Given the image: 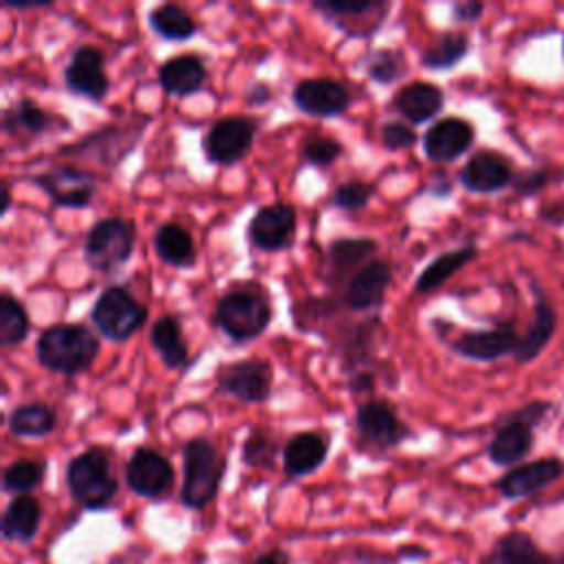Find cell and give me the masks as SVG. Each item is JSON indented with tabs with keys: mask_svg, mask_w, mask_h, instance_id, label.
<instances>
[{
	"mask_svg": "<svg viewBox=\"0 0 564 564\" xmlns=\"http://www.w3.org/2000/svg\"><path fill=\"white\" fill-rule=\"evenodd\" d=\"M551 183V172L544 167H529L516 174L511 187L518 196H533Z\"/></svg>",
	"mask_w": 564,
	"mask_h": 564,
	"instance_id": "7bdbcfd3",
	"label": "cell"
},
{
	"mask_svg": "<svg viewBox=\"0 0 564 564\" xmlns=\"http://www.w3.org/2000/svg\"><path fill=\"white\" fill-rule=\"evenodd\" d=\"M258 121L251 117H225L218 119L203 139V150L209 163L231 165L238 163L253 145Z\"/></svg>",
	"mask_w": 564,
	"mask_h": 564,
	"instance_id": "52a82bcc",
	"label": "cell"
},
{
	"mask_svg": "<svg viewBox=\"0 0 564 564\" xmlns=\"http://www.w3.org/2000/svg\"><path fill=\"white\" fill-rule=\"evenodd\" d=\"M408 73V59L397 48H379L370 53L366 75L377 84H394Z\"/></svg>",
	"mask_w": 564,
	"mask_h": 564,
	"instance_id": "74e56055",
	"label": "cell"
},
{
	"mask_svg": "<svg viewBox=\"0 0 564 564\" xmlns=\"http://www.w3.org/2000/svg\"><path fill=\"white\" fill-rule=\"evenodd\" d=\"M218 386L245 403H262L271 394L273 368L267 359H240L223 368Z\"/></svg>",
	"mask_w": 564,
	"mask_h": 564,
	"instance_id": "7c38bea8",
	"label": "cell"
},
{
	"mask_svg": "<svg viewBox=\"0 0 564 564\" xmlns=\"http://www.w3.org/2000/svg\"><path fill=\"white\" fill-rule=\"evenodd\" d=\"M269 97H271L269 86H267V84H256V86L249 90L247 101H249L251 106H258V104H264Z\"/></svg>",
	"mask_w": 564,
	"mask_h": 564,
	"instance_id": "681fc988",
	"label": "cell"
},
{
	"mask_svg": "<svg viewBox=\"0 0 564 564\" xmlns=\"http://www.w3.org/2000/svg\"><path fill=\"white\" fill-rule=\"evenodd\" d=\"M154 251L156 256L172 267H189L196 260L194 238L178 223H163L154 231Z\"/></svg>",
	"mask_w": 564,
	"mask_h": 564,
	"instance_id": "f1b7e54d",
	"label": "cell"
},
{
	"mask_svg": "<svg viewBox=\"0 0 564 564\" xmlns=\"http://www.w3.org/2000/svg\"><path fill=\"white\" fill-rule=\"evenodd\" d=\"M372 386H375V377L370 372H357L350 379V390L355 392H368L372 390Z\"/></svg>",
	"mask_w": 564,
	"mask_h": 564,
	"instance_id": "c3c4849f",
	"label": "cell"
},
{
	"mask_svg": "<svg viewBox=\"0 0 564 564\" xmlns=\"http://www.w3.org/2000/svg\"><path fill=\"white\" fill-rule=\"evenodd\" d=\"M33 183L59 207L82 209L88 207L95 192L97 181L88 170H82L77 165H57L51 167L37 176H33Z\"/></svg>",
	"mask_w": 564,
	"mask_h": 564,
	"instance_id": "9c48e42d",
	"label": "cell"
},
{
	"mask_svg": "<svg viewBox=\"0 0 564 564\" xmlns=\"http://www.w3.org/2000/svg\"><path fill=\"white\" fill-rule=\"evenodd\" d=\"M7 425H9V432L13 436L40 438V436H46L55 430L57 414L46 403H24V405H18L9 412Z\"/></svg>",
	"mask_w": 564,
	"mask_h": 564,
	"instance_id": "f546056e",
	"label": "cell"
},
{
	"mask_svg": "<svg viewBox=\"0 0 564 564\" xmlns=\"http://www.w3.org/2000/svg\"><path fill=\"white\" fill-rule=\"evenodd\" d=\"M562 57H564V35H562Z\"/></svg>",
	"mask_w": 564,
	"mask_h": 564,
	"instance_id": "9f6ffc18",
	"label": "cell"
},
{
	"mask_svg": "<svg viewBox=\"0 0 564 564\" xmlns=\"http://www.w3.org/2000/svg\"><path fill=\"white\" fill-rule=\"evenodd\" d=\"M445 93L432 82H412L394 97V110L410 123H425L441 112Z\"/></svg>",
	"mask_w": 564,
	"mask_h": 564,
	"instance_id": "cb8c5ba5",
	"label": "cell"
},
{
	"mask_svg": "<svg viewBox=\"0 0 564 564\" xmlns=\"http://www.w3.org/2000/svg\"><path fill=\"white\" fill-rule=\"evenodd\" d=\"M540 218L549 225H555V227H564V198H555V200H546L542 207H540Z\"/></svg>",
	"mask_w": 564,
	"mask_h": 564,
	"instance_id": "bcb514c9",
	"label": "cell"
},
{
	"mask_svg": "<svg viewBox=\"0 0 564 564\" xmlns=\"http://www.w3.org/2000/svg\"><path fill=\"white\" fill-rule=\"evenodd\" d=\"M249 564H291V557L282 549H269V551H262L256 557H251Z\"/></svg>",
	"mask_w": 564,
	"mask_h": 564,
	"instance_id": "7dc6e473",
	"label": "cell"
},
{
	"mask_svg": "<svg viewBox=\"0 0 564 564\" xmlns=\"http://www.w3.org/2000/svg\"><path fill=\"white\" fill-rule=\"evenodd\" d=\"M297 216L289 203H271L260 207L249 223V240L256 249L280 251L295 238Z\"/></svg>",
	"mask_w": 564,
	"mask_h": 564,
	"instance_id": "4fadbf2b",
	"label": "cell"
},
{
	"mask_svg": "<svg viewBox=\"0 0 564 564\" xmlns=\"http://www.w3.org/2000/svg\"><path fill=\"white\" fill-rule=\"evenodd\" d=\"M511 564H544L546 555L527 531H507L494 544Z\"/></svg>",
	"mask_w": 564,
	"mask_h": 564,
	"instance_id": "8d00e7d4",
	"label": "cell"
},
{
	"mask_svg": "<svg viewBox=\"0 0 564 564\" xmlns=\"http://www.w3.org/2000/svg\"><path fill=\"white\" fill-rule=\"evenodd\" d=\"M341 143L328 137H308L302 145V159L317 167L333 165L341 154Z\"/></svg>",
	"mask_w": 564,
	"mask_h": 564,
	"instance_id": "f35d334b",
	"label": "cell"
},
{
	"mask_svg": "<svg viewBox=\"0 0 564 564\" xmlns=\"http://www.w3.org/2000/svg\"><path fill=\"white\" fill-rule=\"evenodd\" d=\"M544 564H564V553L560 555H546V562Z\"/></svg>",
	"mask_w": 564,
	"mask_h": 564,
	"instance_id": "db71d44e",
	"label": "cell"
},
{
	"mask_svg": "<svg viewBox=\"0 0 564 564\" xmlns=\"http://www.w3.org/2000/svg\"><path fill=\"white\" fill-rule=\"evenodd\" d=\"M148 22L152 26V31L163 37V40H174V42H183V40H189L196 31H198V24L196 20L178 4H172V2H165V4H159L154 7L150 13H148Z\"/></svg>",
	"mask_w": 564,
	"mask_h": 564,
	"instance_id": "1f68e13d",
	"label": "cell"
},
{
	"mask_svg": "<svg viewBox=\"0 0 564 564\" xmlns=\"http://www.w3.org/2000/svg\"><path fill=\"white\" fill-rule=\"evenodd\" d=\"M381 141L386 150H403V148H412L416 141V132L412 128V123L405 121H388L381 128Z\"/></svg>",
	"mask_w": 564,
	"mask_h": 564,
	"instance_id": "b9f144b4",
	"label": "cell"
},
{
	"mask_svg": "<svg viewBox=\"0 0 564 564\" xmlns=\"http://www.w3.org/2000/svg\"><path fill=\"white\" fill-rule=\"evenodd\" d=\"M553 412V403L551 401H531L518 410H511L507 416L511 419H518L522 423H529L531 427L540 425L546 421V416Z\"/></svg>",
	"mask_w": 564,
	"mask_h": 564,
	"instance_id": "ee69618b",
	"label": "cell"
},
{
	"mask_svg": "<svg viewBox=\"0 0 564 564\" xmlns=\"http://www.w3.org/2000/svg\"><path fill=\"white\" fill-rule=\"evenodd\" d=\"M227 463L207 438H192L183 447L181 502L187 509H205L218 494Z\"/></svg>",
	"mask_w": 564,
	"mask_h": 564,
	"instance_id": "3957f363",
	"label": "cell"
},
{
	"mask_svg": "<svg viewBox=\"0 0 564 564\" xmlns=\"http://www.w3.org/2000/svg\"><path fill=\"white\" fill-rule=\"evenodd\" d=\"M269 302L249 289H234L216 304V326L234 341H251L271 324Z\"/></svg>",
	"mask_w": 564,
	"mask_h": 564,
	"instance_id": "277c9868",
	"label": "cell"
},
{
	"mask_svg": "<svg viewBox=\"0 0 564 564\" xmlns=\"http://www.w3.org/2000/svg\"><path fill=\"white\" fill-rule=\"evenodd\" d=\"M293 104L311 117H335L348 108L350 93L335 79L311 77L295 84Z\"/></svg>",
	"mask_w": 564,
	"mask_h": 564,
	"instance_id": "d6986e66",
	"label": "cell"
},
{
	"mask_svg": "<svg viewBox=\"0 0 564 564\" xmlns=\"http://www.w3.org/2000/svg\"><path fill=\"white\" fill-rule=\"evenodd\" d=\"M64 84L75 95L101 101L110 88V79L104 73V53L90 44L75 48L64 70Z\"/></svg>",
	"mask_w": 564,
	"mask_h": 564,
	"instance_id": "2e32d148",
	"label": "cell"
},
{
	"mask_svg": "<svg viewBox=\"0 0 564 564\" xmlns=\"http://www.w3.org/2000/svg\"><path fill=\"white\" fill-rule=\"evenodd\" d=\"M275 454L278 445L273 443V438L258 432H253L242 445V460L249 467H271Z\"/></svg>",
	"mask_w": 564,
	"mask_h": 564,
	"instance_id": "ab89813d",
	"label": "cell"
},
{
	"mask_svg": "<svg viewBox=\"0 0 564 564\" xmlns=\"http://www.w3.org/2000/svg\"><path fill=\"white\" fill-rule=\"evenodd\" d=\"M42 524V505L31 494L26 496H13L7 505L0 522L2 538L7 542H20L29 544Z\"/></svg>",
	"mask_w": 564,
	"mask_h": 564,
	"instance_id": "d4e9b609",
	"label": "cell"
},
{
	"mask_svg": "<svg viewBox=\"0 0 564 564\" xmlns=\"http://www.w3.org/2000/svg\"><path fill=\"white\" fill-rule=\"evenodd\" d=\"M51 126V115L31 99H20L2 112L4 132L18 134H40Z\"/></svg>",
	"mask_w": 564,
	"mask_h": 564,
	"instance_id": "d6a6232c",
	"label": "cell"
},
{
	"mask_svg": "<svg viewBox=\"0 0 564 564\" xmlns=\"http://www.w3.org/2000/svg\"><path fill=\"white\" fill-rule=\"evenodd\" d=\"M518 330L513 322H500L491 328L463 330L456 339L449 341V348L469 361H496L507 355H513L518 346Z\"/></svg>",
	"mask_w": 564,
	"mask_h": 564,
	"instance_id": "8fae6325",
	"label": "cell"
},
{
	"mask_svg": "<svg viewBox=\"0 0 564 564\" xmlns=\"http://www.w3.org/2000/svg\"><path fill=\"white\" fill-rule=\"evenodd\" d=\"M372 194H375L372 185H368L364 181H348L335 189L333 205L339 209H346V212H355V209L366 207Z\"/></svg>",
	"mask_w": 564,
	"mask_h": 564,
	"instance_id": "60d3db41",
	"label": "cell"
},
{
	"mask_svg": "<svg viewBox=\"0 0 564 564\" xmlns=\"http://www.w3.org/2000/svg\"><path fill=\"white\" fill-rule=\"evenodd\" d=\"M134 247V225L112 216L95 223L84 240V260L95 271H112L128 262Z\"/></svg>",
	"mask_w": 564,
	"mask_h": 564,
	"instance_id": "8992f818",
	"label": "cell"
},
{
	"mask_svg": "<svg viewBox=\"0 0 564 564\" xmlns=\"http://www.w3.org/2000/svg\"><path fill=\"white\" fill-rule=\"evenodd\" d=\"M474 137L476 130L467 119L443 117L423 134V152L434 163H449L471 148Z\"/></svg>",
	"mask_w": 564,
	"mask_h": 564,
	"instance_id": "ac0fdd59",
	"label": "cell"
},
{
	"mask_svg": "<svg viewBox=\"0 0 564 564\" xmlns=\"http://www.w3.org/2000/svg\"><path fill=\"white\" fill-rule=\"evenodd\" d=\"M476 564H511L498 549H491L489 553H485Z\"/></svg>",
	"mask_w": 564,
	"mask_h": 564,
	"instance_id": "f907efd6",
	"label": "cell"
},
{
	"mask_svg": "<svg viewBox=\"0 0 564 564\" xmlns=\"http://www.w3.org/2000/svg\"><path fill=\"white\" fill-rule=\"evenodd\" d=\"M476 247L474 245H465L452 251H445L441 256H436L419 275L414 282V291L416 293H430L436 291L438 286H443L454 273H458L465 264H469L476 258Z\"/></svg>",
	"mask_w": 564,
	"mask_h": 564,
	"instance_id": "83f0119b",
	"label": "cell"
},
{
	"mask_svg": "<svg viewBox=\"0 0 564 564\" xmlns=\"http://www.w3.org/2000/svg\"><path fill=\"white\" fill-rule=\"evenodd\" d=\"M108 564H126V560L123 557H112Z\"/></svg>",
	"mask_w": 564,
	"mask_h": 564,
	"instance_id": "11a10c76",
	"label": "cell"
},
{
	"mask_svg": "<svg viewBox=\"0 0 564 564\" xmlns=\"http://www.w3.org/2000/svg\"><path fill=\"white\" fill-rule=\"evenodd\" d=\"M313 7L352 37H366L383 22L386 2H313Z\"/></svg>",
	"mask_w": 564,
	"mask_h": 564,
	"instance_id": "7402d4cb",
	"label": "cell"
},
{
	"mask_svg": "<svg viewBox=\"0 0 564 564\" xmlns=\"http://www.w3.org/2000/svg\"><path fill=\"white\" fill-rule=\"evenodd\" d=\"M37 361L59 375H77L93 366L99 355L97 335L84 324H53L44 328L35 344Z\"/></svg>",
	"mask_w": 564,
	"mask_h": 564,
	"instance_id": "6da1fadb",
	"label": "cell"
},
{
	"mask_svg": "<svg viewBox=\"0 0 564 564\" xmlns=\"http://www.w3.org/2000/svg\"><path fill=\"white\" fill-rule=\"evenodd\" d=\"M66 487L79 507L88 511L106 509L119 491L108 452L95 445L73 456L66 465Z\"/></svg>",
	"mask_w": 564,
	"mask_h": 564,
	"instance_id": "7a4b0ae2",
	"label": "cell"
},
{
	"mask_svg": "<svg viewBox=\"0 0 564 564\" xmlns=\"http://www.w3.org/2000/svg\"><path fill=\"white\" fill-rule=\"evenodd\" d=\"M328 456V438L319 432L293 434L282 449V467L291 478H304L317 471Z\"/></svg>",
	"mask_w": 564,
	"mask_h": 564,
	"instance_id": "603a6c76",
	"label": "cell"
},
{
	"mask_svg": "<svg viewBox=\"0 0 564 564\" xmlns=\"http://www.w3.org/2000/svg\"><path fill=\"white\" fill-rule=\"evenodd\" d=\"M2 196H4V203H2V207H0V212L4 214L7 209H9V203H11V194H9V189L7 187H2Z\"/></svg>",
	"mask_w": 564,
	"mask_h": 564,
	"instance_id": "f5cc1de1",
	"label": "cell"
},
{
	"mask_svg": "<svg viewBox=\"0 0 564 564\" xmlns=\"http://www.w3.org/2000/svg\"><path fill=\"white\" fill-rule=\"evenodd\" d=\"M564 476V460L557 456H544L538 460L520 463L507 469L498 480L496 489L507 500H520L535 496L557 482Z\"/></svg>",
	"mask_w": 564,
	"mask_h": 564,
	"instance_id": "30bf717a",
	"label": "cell"
},
{
	"mask_svg": "<svg viewBox=\"0 0 564 564\" xmlns=\"http://www.w3.org/2000/svg\"><path fill=\"white\" fill-rule=\"evenodd\" d=\"M123 478L132 494L159 500L174 485V467L161 452L152 447H137L126 463Z\"/></svg>",
	"mask_w": 564,
	"mask_h": 564,
	"instance_id": "ba28073f",
	"label": "cell"
},
{
	"mask_svg": "<svg viewBox=\"0 0 564 564\" xmlns=\"http://www.w3.org/2000/svg\"><path fill=\"white\" fill-rule=\"evenodd\" d=\"M150 341L167 368L178 370L187 364L189 352H187V344H185L178 317L174 315L159 317L150 328Z\"/></svg>",
	"mask_w": 564,
	"mask_h": 564,
	"instance_id": "4316f807",
	"label": "cell"
},
{
	"mask_svg": "<svg viewBox=\"0 0 564 564\" xmlns=\"http://www.w3.org/2000/svg\"><path fill=\"white\" fill-rule=\"evenodd\" d=\"M205 79H207L205 64L198 55H192V53L170 57L159 68L161 88L170 95H176V97L198 93L200 86L205 84Z\"/></svg>",
	"mask_w": 564,
	"mask_h": 564,
	"instance_id": "484cf974",
	"label": "cell"
},
{
	"mask_svg": "<svg viewBox=\"0 0 564 564\" xmlns=\"http://www.w3.org/2000/svg\"><path fill=\"white\" fill-rule=\"evenodd\" d=\"M392 280V267L383 260L366 262L352 278L346 282L344 302L352 311H368L383 302L386 289Z\"/></svg>",
	"mask_w": 564,
	"mask_h": 564,
	"instance_id": "44dd1931",
	"label": "cell"
},
{
	"mask_svg": "<svg viewBox=\"0 0 564 564\" xmlns=\"http://www.w3.org/2000/svg\"><path fill=\"white\" fill-rule=\"evenodd\" d=\"M535 427L511 416H502L487 443V458L498 467H516L527 458L535 443Z\"/></svg>",
	"mask_w": 564,
	"mask_h": 564,
	"instance_id": "ffe728a7",
	"label": "cell"
},
{
	"mask_svg": "<svg viewBox=\"0 0 564 564\" xmlns=\"http://www.w3.org/2000/svg\"><path fill=\"white\" fill-rule=\"evenodd\" d=\"M44 4L46 2H11V0L4 2L7 9H35V7H44Z\"/></svg>",
	"mask_w": 564,
	"mask_h": 564,
	"instance_id": "816d5d0a",
	"label": "cell"
},
{
	"mask_svg": "<svg viewBox=\"0 0 564 564\" xmlns=\"http://www.w3.org/2000/svg\"><path fill=\"white\" fill-rule=\"evenodd\" d=\"M46 476V460L20 458L13 460L2 474V489L13 496H26L42 485Z\"/></svg>",
	"mask_w": 564,
	"mask_h": 564,
	"instance_id": "836d02e7",
	"label": "cell"
},
{
	"mask_svg": "<svg viewBox=\"0 0 564 564\" xmlns=\"http://www.w3.org/2000/svg\"><path fill=\"white\" fill-rule=\"evenodd\" d=\"M458 178L467 192L494 194L509 187L516 178V172L505 154L496 150H478L467 159Z\"/></svg>",
	"mask_w": 564,
	"mask_h": 564,
	"instance_id": "5bb4252c",
	"label": "cell"
},
{
	"mask_svg": "<svg viewBox=\"0 0 564 564\" xmlns=\"http://www.w3.org/2000/svg\"><path fill=\"white\" fill-rule=\"evenodd\" d=\"M148 319V308L123 286H108L93 304L90 322L112 341L130 339Z\"/></svg>",
	"mask_w": 564,
	"mask_h": 564,
	"instance_id": "5b68a950",
	"label": "cell"
},
{
	"mask_svg": "<svg viewBox=\"0 0 564 564\" xmlns=\"http://www.w3.org/2000/svg\"><path fill=\"white\" fill-rule=\"evenodd\" d=\"M469 35L463 31L441 33L423 53L421 64L430 70H449L469 53Z\"/></svg>",
	"mask_w": 564,
	"mask_h": 564,
	"instance_id": "4dcf8cb0",
	"label": "cell"
},
{
	"mask_svg": "<svg viewBox=\"0 0 564 564\" xmlns=\"http://www.w3.org/2000/svg\"><path fill=\"white\" fill-rule=\"evenodd\" d=\"M355 427L366 443L379 449L397 447L408 436V427L401 423L394 408L386 401L361 403L355 414Z\"/></svg>",
	"mask_w": 564,
	"mask_h": 564,
	"instance_id": "9a60e30c",
	"label": "cell"
},
{
	"mask_svg": "<svg viewBox=\"0 0 564 564\" xmlns=\"http://www.w3.org/2000/svg\"><path fill=\"white\" fill-rule=\"evenodd\" d=\"M485 11L482 2L476 0H465V2H454L452 4V18L456 22H476Z\"/></svg>",
	"mask_w": 564,
	"mask_h": 564,
	"instance_id": "f6af8a7d",
	"label": "cell"
},
{
	"mask_svg": "<svg viewBox=\"0 0 564 564\" xmlns=\"http://www.w3.org/2000/svg\"><path fill=\"white\" fill-rule=\"evenodd\" d=\"M529 289L533 293V317H531V324L527 326V330L520 335L518 346L511 355L513 361L520 366L538 359L540 352L551 344L555 328H557V313L551 306L544 291L540 289V284L531 282Z\"/></svg>",
	"mask_w": 564,
	"mask_h": 564,
	"instance_id": "e0dca14e",
	"label": "cell"
},
{
	"mask_svg": "<svg viewBox=\"0 0 564 564\" xmlns=\"http://www.w3.org/2000/svg\"><path fill=\"white\" fill-rule=\"evenodd\" d=\"M377 251V242L370 238H337L328 247V264L335 278L366 262Z\"/></svg>",
	"mask_w": 564,
	"mask_h": 564,
	"instance_id": "e575fe53",
	"label": "cell"
},
{
	"mask_svg": "<svg viewBox=\"0 0 564 564\" xmlns=\"http://www.w3.org/2000/svg\"><path fill=\"white\" fill-rule=\"evenodd\" d=\"M29 335V315L24 304L11 295H0V344L2 346H18Z\"/></svg>",
	"mask_w": 564,
	"mask_h": 564,
	"instance_id": "d590c367",
	"label": "cell"
}]
</instances>
